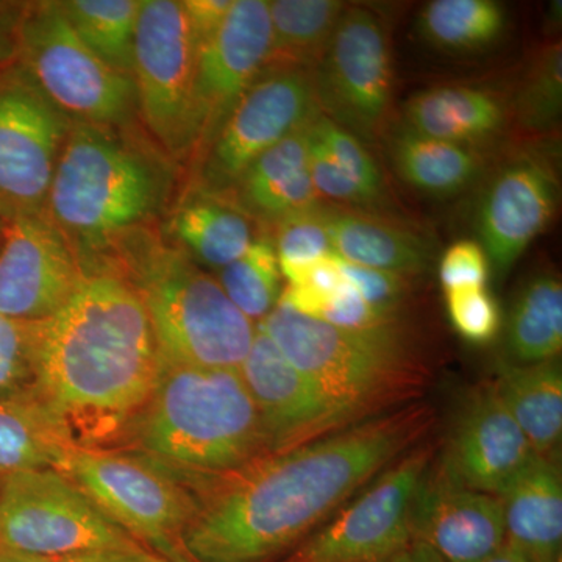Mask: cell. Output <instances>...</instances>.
I'll return each mask as SVG.
<instances>
[{
  "label": "cell",
  "instance_id": "6da1fadb",
  "mask_svg": "<svg viewBox=\"0 0 562 562\" xmlns=\"http://www.w3.org/2000/svg\"><path fill=\"white\" fill-rule=\"evenodd\" d=\"M435 409L414 402L211 483L183 536L194 562H279L424 441Z\"/></svg>",
  "mask_w": 562,
  "mask_h": 562
},
{
  "label": "cell",
  "instance_id": "7a4b0ae2",
  "mask_svg": "<svg viewBox=\"0 0 562 562\" xmlns=\"http://www.w3.org/2000/svg\"><path fill=\"white\" fill-rule=\"evenodd\" d=\"M160 347L138 294L111 271L85 272L68 303L43 322L35 387L77 447L121 449L149 401Z\"/></svg>",
  "mask_w": 562,
  "mask_h": 562
},
{
  "label": "cell",
  "instance_id": "3957f363",
  "mask_svg": "<svg viewBox=\"0 0 562 562\" xmlns=\"http://www.w3.org/2000/svg\"><path fill=\"white\" fill-rule=\"evenodd\" d=\"M172 161L133 128L72 121L44 213L90 272L113 244L154 225L172 194Z\"/></svg>",
  "mask_w": 562,
  "mask_h": 562
},
{
  "label": "cell",
  "instance_id": "277c9868",
  "mask_svg": "<svg viewBox=\"0 0 562 562\" xmlns=\"http://www.w3.org/2000/svg\"><path fill=\"white\" fill-rule=\"evenodd\" d=\"M121 449L210 483L269 457L260 414L239 369L199 368L162 357L149 401Z\"/></svg>",
  "mask_w": 562,
  "mask_h": 562
},
{
  "label": "cell",
  "instance_id": "5b68a950",
  "mask_svg": "<svg viewBox=\"0 0 562 562\" xmlns=\"http://www.w3.org/2000/svg\"><path fill=\"white\" fill-rule=\"evenodd\" d=\"M94 271L121 276L149 314L160 355L199 368L239 369L257 324L217 281L154 225L122 236Z\"/></svg>",
  "mask_w": 562,
  "mask_h": 562
},
{
  "label": "cell",
  "instance_id": "8992f818",
  "mask_svg": "<svg viewBox=\"0 0 562 562\" xmlns=\"http://www.w3.org/2000/svg\"><path fill=\"white\" fill-rule=\"evenodd\" d=\"M258 325L333 403L364 420L419 402L430 369L397 325L347 330L277 303Z\"/></svg>",
  "mask_w": 562,
  "mask_h": 562
},
{
  "label": "cell",
  "instance_id": "52a82bcc",
  "mask_svg": "<svg viewBox=\"0 0 562 562\" xmlns=\"http://www.w3.org/2000/svg\"><path fill=\"white\" fill-rule=\"evenodd\" d=\"M57 471L155 557L194 562L184 550L183 536L198 512V476L133 450L77 446Z\"/></svg>",
  "mask_w": 562,
  "mask_h": 562
},
{
  "label": "cell",
  "instance_id": "ba28073f",
  "mask_svg": "<svg viewBox=\"0 0 562 562\" xmlns=\"http://www.w3.org/2000/svg\"><path fill=\"white\" fill-rule=\"evenodd\" d=\"M16 63L77 122L128 128L138 117L133 77L111 68L77 36L58 2H32L14 14Z\"/></svg>",
  "mask_w": 562,
  "mask_h": 562
},
{
  "label": "cell",
  "instance_id": "9c48e42d",
  "mask_svg": "<svg viewBox=\"0 0 562 562\" xmlns=\"http://www.w3.org/2000/svg\"><path fill=\"white\" fill-rule=\"evenodd\" d=\"M195 65L198 44L181 2L143 0L132 72L138 116L172 162L188 160L201 146Z\"/></svg>",
  "mask_w": 562,
  "mask_h": 562
},
{
  "label": "cell",
  "instance_id": "30bf717a",
  "mask_svg": "<svg viewBox=\"0 0 562 562\" xmlns=\"http://www.w3.org/2000/svg\"><path fill=\"white\" fill-rule=\"evenodd\" d=\"M436 450L417 443L344 503L279 562H386L414 535V513Z\"/></svg>",
  "mask_w": 562,
  "mask_h": 562
},
{
  "label": "cell",
  "instance_id": "8fae6325",
  "mask_svg": "<svg viewBox=\"0 0 562 562\" xmlns=\"http://www.w3.org/2000/svg\"><path fill=\"white\" fill-rule=\"evenodd\" d=\"M139 547L57 469L18 473L0 482L2 550L50 557Z\"/></svg>",
  "mask_w": 562,
  "mask_h": 562
},
{
  "label": "cell",
  "instance_id": "7c38bea8",
  "mask_svg": "<svg viewBox=\"0 0 562 562\" xmlns=\"http://www.w3.org/2000/svg\"><path fill=\"white\" fill-rule=\"evenodd\" d=\"M70 125L21 65L0 70V220L46 209Z\"/></svg>",
  "mask_w": 562,
  "mask_h": 562
},
{
  "label": "cell",
  "instance_id": "4fadbf2b",
  "mask_svg": "<svg viewBox=\"0 0 562 562\" xmlns=\"http://www.w3.org/2000/svg\"><path fill=\"white\" fill-rule=\"evenodd\" d=\"M316 77L310 69H265L244 92L205 150L203 190H233L261 154L319 114Z\"/></svg>",
  "mask_w": 562,
  "mask_h": 562
},
{
  "label": "cell",
  "instance_id": "5bb4252c",
  "mask_svg": "<svg viewBox=\"0 0 562 562\" xmlns=\"http://www.w3.org/2000/svg\"><path fill=\"white\" fill-rule=\"evenodd\" d=\"M85 271L46 213L3 221L0 235V316L43 322L79 288Z\"/></svg>",
  "mask_w": 562,
  "mask_h": 562
},
{
  "label": "cell",
  "instance_id": "9a60e30c",
  "mask_svg": "<svg viewBox=\"0 0 562 562\" xmlns=\"http://www.w3.org/2000/svg\"><path fill=\"white\" fill-rule=\"evenodd\" d=\"M316 85L319 102L355 131L372 135L382 125L391 101V49L382 21L371 10H344Z\"/></svg>",
  "mask_w": 562,
  "mask_h": 562
},
{
  "label": "cell",
  "instance_id": "2e32d148",
  "mask_svg": "<svg viewBox=\"0 0 562 562\" xmlns=\"http://www.w3.org/2000/svg\"><path fill=\"white\" fill-rule=\"evenodd\" d=\"M239 371L260 414L269 454L297 449L361 422L292 366L258 324Z\"/></svg>",
  "mask_w": 562,
  "mask_h": 562
},
{
  "label": "cell",
  "instance_id": "e0dca14e",
  "mask_svg": "<svg viewBox=\"0 0 562 562\" xmlns=\"http://www.w3.org/2000/svg\"><path fill=\"white\" fill-rule=\"evenodd\" d=\"M271 14L266 0H235L216 35L198 50L194 101L201 146L227 121L236 103L261 76L271 54Z\"/></svg>",
  "mask_w": 562,
  "mask_h": 562
},
{
  "label": "cell",
  "instance_id": "ac0fdd59",
  "mask_svg": "<svg viewBox=\"0 0 562 562\" xmlns=\"http://www.w3.org/2000/svg\"><path fill=\"white\" fill-rule=\"evenodd\" d=\"M536 457L494 386L486 382L465 395L438 469L450 482L498 497Z\"/></svg>",
  "mask_w": 562,
  "mask_h": 562
},
{
  "label": "cell",
  "instance_id": "d6986e66",
  "mask_svg": "<svg viewBox=\"0 0 562 562\" xmlns=\"http://www.w3.org/2000/svg\"><path fill=\"white\" fill-rule=\"evenodd\" d=\"M557 206V179L535 157L509 162L480 203L479 233L490 265L505 273L547 227Z\"/></svg>",
  "mask_w": 562,
  "mask_h": 562
},
{
  "label": "cell",
  "instance_id": "ffe728a7",
  "mask_svg": "<svg viewBox=\"0 0 562 562\" xmlns=\"http://www.w3.org/2000/svg\"><path fill=\"white\" fill-rule=\"evenodd\" d=\"M413 538L443 562H484L506 542L501 498L450 482L432 464L414 513Z\"/></svg>",
  "mask_w": 562,
  "mask_h": 562
},
{
  "label": "cell",
  "instance_id": "44dd1931",
  "mask_svg": "<svg viewBox=\"0 0 562 562\" xmlns=\"http://www.w3.org/2000/svg\"><path fill=\"white\" fill-rule=\"evenodd\" d=\"M498 498L506 543L531 562H562V476L558 461L536 457Z\"/></svg>",
  "mask_w": 562,
  "mask_h": 562
},
{
  "label": "cell",
  "instance_id": "7402d4cb",
  "mask_svg": "<svg viewBox=\"0 0 562 562\" xmlns=\"http://www.w3.org/2000/svg\"><path fill=\"white\" fill-rule=\"evenodd\" d=\"M310 124L261 154L233 188L249 216L276 224L317 205L308 169Z\"/></svg>",
  "mask_w": 562,
  "mask_h": 562
},
{
  "label": "cell",
  "instance_id": "603a6c76",
  "mask_svg": "<svg viewBox=\"0 0 562 562\" xmlns=\"http://www.w3.org/2000/svg\"><path fill=\"white\" fill-rule=\"evenodd\" d=\"M162 235L202 268L216 271L238 260L257 238L246 211L203 188L177 203Z\"/></svg>",
  "mask_w": 562,
  "mask_h": 562
},
{
  "label": "cell",
  "instance_id": "cb8c5ba5",
  "mask_svg": "<svg viewBox=\"0 0 562 562\" xmlns=\"http://www.w3.org/2000/svg\"><path fill=\"white\" fill-rule=\"evenodd\" d=\"M333 254L351 265L412 277L427 271L430 244L416 233L358 211L322 209Z\"/></svg>",
  "mask_w": 562,
  "mask_h": 562
},
{
  "label": "cell",
  "instance_id": "d4e9b609",
  "mask_svg": "<svg viewBox=\"0 0 562 562\" xmlns=\"http://www.w3.org/2000/svg\"><path fill=\"white\" fill-rule=\"evenodd\" d=\"M74 446L65 422L35 386L0 401V482L57 469Z\"/></svg>",
  "mask_w": 562,
  "mask_h": 562
},
{
  "label": "cell",
  "instance_id": "484cf974",
  "mask_svg": "<svg viewBox=\"0 0 562 562\" xmlns=\"http://www.w3.org/2000/svg\"><path fill=\"white\" fill-rule=\"evenodd\" d=\"M491 384L535 453L557 460L562 438L560 360L527 366L502 362Z\"/></svg>",
  "mask_w": 562,
  "mask_h": 562
},
{
  "label": "cell",
  "instance_id": "4316f807",
  "mask_svg": "<svg viewBox=\"0 0 562 562\" xmlns=\"http://www.w3.org/2000/svg\"><path fill=\"white\" fill-rule=\"evenodd\" d=\"M505 121V103L483 88H432L405 109L406 131L472 147L501 132Z\"/></svg>",
  "mask_w": 562,
  "mask_h": 562
},
{
  "label": "cell",
  "instance_id": "83f0119b",
  "mask_svg": "<svg viewBox=\"0 0 562 562\" xmlns=\"http://www.w3.org/2000/svg\"><path fill=\"white\" fill-rule=\"evenodd\" d=\"M562 349V284L553 273H539L524 284L509 310L506 361L538 364L558 360Z\"/></svg>",
  "mask_w": 562,
  "mask_h": 562
},
{
  "label": "cell",
  "instance_id": "f1b7e54d",
  "mask_svg": "<svg viewBox=\"0 0 562 562\" xmlns=\"http://www.w3.org/2000/svg\"><path fill=\"white\" fill-rule=\"evenodd\" d=\"M346 3L339 0H273L271 54L266 69H310L327 52Z\"/></svg>",
  "mask_w": 562,
  "mask_h": 562
},
{
  "label": "cell",
  "instance_id": "f546056e",
  "mask_svg": "<svg viewBox=\"0 0 562 562\" xmlns=\"http://www.w3.org/2000/svg\"><path fill=\"white\" fill-rule=\"evenodd\" d=\"M392 158L406 183L436 198L464 191L482 171L483 160L472 146L409 131L398 133Z\"/></svg>",
  "mask_w": 562,
  "mask_h": 562
},
{
  "label": "cell",
  "instance_id": "4dcf8cb0",
  "mask_svg": "<svg viewBox=\"0 0 562 562\" xmlns=\"http://www.w3.org/2000/svg\"><path fill=\"white\" fill-rule=\"evenodd\" d=\"M58 3L77 36L111 68L132 77L143 0H68Z\"/></svg>",
  "mask_w": 562,
  "mask_h": 562
},
{
  "label": "cell",
  "instance_id": "1f68e13d",
  "mask_svg": "<svg viewBox=\"0 0 562 562\" xmlns=\"http://www.w3.org/2000/svg\"><path fill=\"white\" fill-rule=\"evenodd\" d=\"M505 27L506 11L492 0H432L420 14L422 35L442 50H482Z\"/></svg>",
  "mask_w": 562,
  "mask_h": 562
},
{
  "label": "cell",
  "instance_id": "d6a6232c",
  "mask_svg": "<svg viewBox=\"0 0 562 562\" xmlns=\"http://www.w3.org/2000/svg\"><path fill=\"white\" fill-rule=\"evenodd\" d=\"M233 305L258 324L276 308L283 292V273L271 236H257L246 254L217 272Z\"/></svg>",
  "mask_w": 562,
  "mask_h": 562
},
{
  "label": "cell",
  "instance_id": "836d02e7",
  "mask_svg": "<svg viewBox=\"0 0 562 562\" xmlns=\"http://www.w3.org/2000/svg\"><path fill=\"white\" fill-rule=\"evenodd\" d=\"M562 105L561 44H552L539 55L517 103V116L528 131L543 132L560 120Z\"/></svg>",
  "mask_w": 562,
  "mask_h": 562
},
{
  "label": "cell",
  "instance_id": "e575fe53",
  "mask_svg": "<svg viewBox=\"0 0 562 562\" xmlns=\"http://www.w3.org/2000/svg\"><path fill=\"white\" fill-rule=\"evenodd\" d=\"M272 243L286 281L305 266L335 255L330 236L322 222L319 205L276 222Z\"/></svg>",
  "mask_w": 562,
  "mask_h": 562
},
{
  "label": "cell",
  "instance_id": "d590c367",
  "mask_svg": "<svg viewBox=\"0 0 562 562\" xmlns=\"http://www.w3.org/2000/svg\"><path fill=\"white\" fill-rule=\"evenodd\" d=\"M310 132L313 138L330 154L341 171L364 192L369 203L382 198L383 177L379 166L353 133L346 131L339 122L321 113L310 124Z\"/></svg>",
  "mask_w": 562,
  "mask_h": 562
},
{
  "label": "cell",
  "instance_id": "8d00e7d4",
  "mask_svg": "<svg viewBox=\"0 0 562 562\" xmlns=\"http://www.w3.org/2000/svg\"><path fill=\"white\" fill-rule=\"evenodd\" d=\"M43 322L0 316V401L35 386Z\"/></svg>",
  "mask_w": 562,
  "mask_h": 562
},
{
  "label": "cell",
  "instance_id": "74e56055",
  "mask_svg": "<svg viewBox=\"0 0 562 562\" xmlns=\"http://www.w3.org/2000/svg\"><path fill=\"white\" fill-rule=\"evenodd\" d=\"M446 302L450 322L465 341L487 344L501 331V308L486 288L447 291Z\"/></svg>",
  "mask_w": 562,
  "mask_h": 562
},
{
  "label": "cell",
  "instance_id": "f35d334b",
  "mask_svg": "<svg viewBox=\"0 0 562 562\" xmlns=\"http://www.w3.org/2000/svg\"><path fill=\"white\" fill-rule=\"evenodd\" d=\"M338 265L342 279L355 288L366 302L384 312L398 313L402 302L408 294V277L351 265L341 258H338Z\"/></svg>",
  "mask_w": 562,
  "mask_h": 562
},
{
  "label": "cell",
  "instance_id": "ab89813d",
  "mask_svg": "<svg viewBox=\"0 0 562 562\" xmlns=\"http://www.w3.org/2000/svg\"><path fill=\"white\" fill-rule=\"evenodd\" d=\"M490 260L482 244L462 239L446 250L439 262V280L443 292L460 288H486Z\"/></svg>",
  "mask_w": 562,
  "mask_h": 562
},
{
  "label": "cell",
  "instance_id": "60d3db41",
  "mask_svg": "<svg viewBox=\"0 0 562 562\" xmlns=\"http://www.w3.org/2000/svg\"><path fill=\"white\" fill-rule=\"evenodd\" d=\"M317 319L328 322L347 330H372L398 324V313L384 312L358 294L346 280L341 290L333 295L330 303Z\"/></svg>",
  "mask_w": 562,
  "mask_h": 562
},
{
  "label": "cell",
  "instance_id": "b9f144b4",
  "mask_svg": "<svg viewBox=\"0 0 562 562\" xmlns=\"http://www.w3.org/2000/svg\"><path fill=\"white\" fill-rule=\"evenodd\" d=\"M308 169L319 198L341 203H369L364 192L341 171L310 132Z\"/></svg>",
  "mask_w": 562,
  "mask_h": 562
},
{
  "label": "cell",
  "instance_id": "7bdbcfd3",
  "mask_svg": "<svg viewBox=\"0 0 562 562\" xmlns=\"http://www.w3.org/2000/svg\"><path fill=\"white\" fill-rule=\"evenodd\" d=\"M161 558L155 557L149 550L143 549H105L88 550L65 554H25L9 552L0 549V562H161Z\"/></svg>",
  "mask_w": 562,
  "mask_h": 562
},
{
  "label": "cell",
  "instance_id": "ee69618b",
  "mask_svg": "<svg viewBox=\"0 0 562 562\" xmlns=\"http://www.w3.org/2000/svg\"><path fill=\"white\" fill-rule=\"evenodd\" d=\"M233 3L235 0H184L181 2L198 44V50L220 31L222 22L231 13Z\"/></svg>",
  "mask_w": 562,
  "mask_h": 562
},
{
  "label": "cell",
  "instance_id": "f6af8a7d",
  "mask_svg": "<svg viewBox=\"0 0 562 562\" xmlns=\"http://www.w3.org/2000/svg\"><path fill=\"white\" fill-rule=\"evenodd\" d=\"M13 18H0V70L16 61V43H14Z\"/></svg>",
  "mask_w": 562,
  "mask_h": 562
},
{
  "label": "cell",
  "instance_id": "bcb514c9",
  "mask_svg": "<svg viewBox=\"0 0 562 562\" xmlns=\"http://www.w3.org/2000/svg\"><path fill=\"white\" fill-rule=\"evenodd\" d=\"M386 562H443L431 549H428L425 543L417 541L413 538V541L402 550L392 557Z\"/></svg>",
  "mask_w": 562,
  "mask_h": 562
},
{
  "label": "cell",
  "instance_id": "7dc6e473",
  "mask_svg": "<svg viewBox=\"0 0 562 562\" xmlns=\"http://www.w3.org/2000/svg\"><path fill=\"white\" fill-rule=\"evenodd\" d=\"M484 562H531L519 550L514 549L509 543H503L501 550H497L491 558Z\"/></svg>",
  "mask_w": 562,
  "mask_h": 562
},
{
  "label": "cell",
  "instance_id": "c3c4849f",
  "mask_svg": "<svg viewBox=\"0 0 562 562\" xmlns=\"http://www.w3.org/2000/svg\"><path fill=\"white\" fill-rule=\"evenodd\" d=\"M2 231H3V221L0 220V235H2Z\"/></svg>",
  "mask_w": 562,
  "mask_h": 562
},
{
  "label": "cell",
  "instance_id": "681fc988",
  "mask_svg": "<svg viewBox=\"0 0 562 562\" xmlns=\"http://www.w3.org/2000/svg\"><path fill=\"white\" fill-rule=\"evenodd\" d=\"M161 562H166V561H161Z\"/></svg>",
  "mask_w": 562,
  "mask_h": 562
}]
</instances>
